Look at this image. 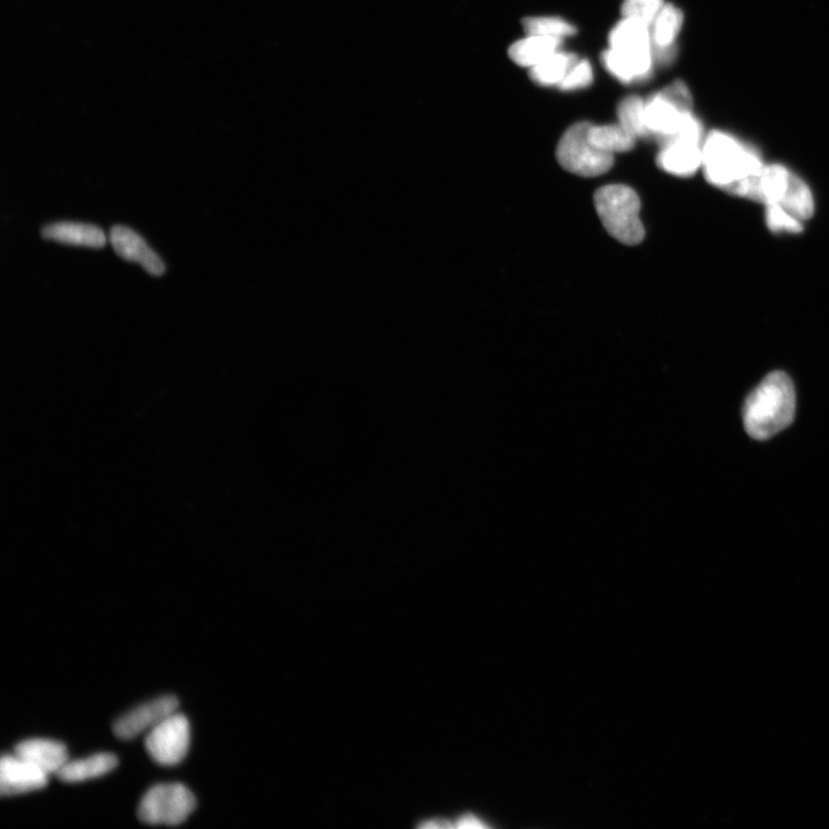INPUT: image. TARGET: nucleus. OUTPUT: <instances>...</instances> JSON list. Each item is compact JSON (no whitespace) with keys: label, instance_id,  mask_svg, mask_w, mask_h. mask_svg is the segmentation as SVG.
Wrapping results in <instances>:
<instances>
[{"label":"nucleus","instance_id":"f257e3e1","mask_svg":"<svg viewBox=\"0 0 829 829\" xmlns=\"http://www.w3.org/2000/svg\"><path fill=\"white\" fill-rule=\"evenodd\" d=\"M702 152V170L707 182L729 194L757 176L765 165L757 148L724 131L707 134Z\"/></svg>","mask_w":829,"mask_h":829},{"label":"nucleus","instance_id":"f03ea898","mask_svg":"<svg viewBox=\"0 0 829 829\" xmlns=\"http://www.w3.org/2000/svg\"><path fill=\"white\" fill-rule=\"evenodd\" d=\"M796 393L792 379L782 371L765 377L744 403V428L757 440L770 439L793 423Z\"/></svg>","mask_w":829,"mask_h":829},{"label":"nucleus","instance_id":"7ed1b4c3","mask_svg":"<svg viewBox=\"0 0 829 829\" xmlns=\"http://www.w3.org/2000/svg\"><path fill=\"white\" fill-rule=\"evenodd\" d=\"M595 207L605 230L623 245L636 246L644 239L641 200L634 189L608 185L597 190Z\"/></svg>","mask_w":829,"mask_h":829},{"label":"nucleus","instance_id":"20e7f679","mask_svg":"<svg viewBox=\"0 0 829 829\" xmlns=\"http://www.w3.org/2000/svg\"><path fill=\"white\" fill-rule=\"evenodd\" d=\"M589 123L569 127L558 144L557 158L561 167L575 176L595 178L612 169L614 156L597 149L589 140Z\"/></svg>","mask_w":829,"mask_h":829},{"label":"nucleus","instance_id":"39448f33","mask_svg":"<svg viewBox=\"0 0 829 829\" xmlns=\"http://www.w3.org/2000/svg\"><path fill=\"white\" fill-rule=\"evenodd\" d=\"M692 112L690 90L681 81H676L646 101V123L651 138L659 144L679 133L684 120Z\"/></svg>","mask_w":829,"mask_h":829},{"label":"nucleus","instance_id":"423d86ee","mask_svg":"<svg viewBox=\"0 0 829 829\" xmlns=\"http://www.w3.org/2000/svg\"><path fill=\"white\" fill-rule=\"evenodd\" d=\"M196 808V798L181 783H163L152 787L144 795L138 816L149 825L177 826Z\"/></svg>","mask_w":829,"mask_h":829},{"label":"nucleus","instance_id":"0eeeda50","mask_svg":"<svg viewBox=\"0 0 829 829\" xmlns=\"http://www.w3.org/2000/svg\"><path fill=\"white\" fill-rule=\"evenodd\" d=\"M190 726L184 714L173 713L149 730L146 749L156 763L174 766L184 760L189 749Z\"/></svg>","mask_w":829,"mask_h":829},{"label":"nucleus","instance_id":"6e6552de","mask_svg":"<svg viewBox=\"0 0 829 829\" xmlns=\"http://www.w3.org/2000/svg\"><path fill=\"white\" fill-rule=\"evenodd\" d=\"M179 701L174 696H163L143 704L119 718L113 725V733L120 740H133L151 730L171 714L176 713Z\"/></svg>","mask_w":829,"mask_h":829},{"label":"nucleus","instance_id":"1a4fd4ad","mask_svg":"<svg viewBox=\"0 0 829 829\" xmlns=\"http://www.w3.org/2000/svg\"><path fill=\"white\" fill-rule=\"evenodd\" d=\"M704 142V141H703ZM703 142L674 138L660 144L657 164L675 177H692L702 169Z\"/></svg>","mask_w":829,"mask_h":829},{"label":"nucleus","instance_id":"9d476101","mask_svg":"<svg viewBox=\"0 0 829 829\" xmlns=\"http://www.w3.org/2000/svg\"><path fill=\"white\" fill-rule=\"evenodd\" d=\"M48 775L17 755H3L0 762V794L14 796L34 792L48 785Z\"/></svg>","mask_w":829,"mask_h":829},{"label":"nucleus","instance_id":"9b49d317","mask_svg":"<svg viewBox=\"0 0 829 829\" xmlns=\"http://www.w3.org/2000/svg\"><path fill=\"white\" fill-rule=\"evenodd\" d=\"M111 245L118 256L129 262L139 263L151 276L164 275L165 264L138 233L126 226H113L110 232Z\"/></svg>","mask_w":829,"mask_h":829},{"label":"nucleus","instance_id":"f8f14e48","mask_svg":"<svg viewBox=\"0 0 829 829\" xmlns=\"http://www.w3.org/2000/svg\"><path fill=\"white\" fill-rule=\"evenodd\" d=\"M602 62L615 79L626 85L649 80L654 66L652 49L629 51L610 48L603 53Z\"/></svg>","mask_w":829,"mask_h":829},{"label":"nucleus","instance_id":"ddd939ff","mask_svg":"<svg viewBox=\"0 0 829 829\" xmlns=\"http://www.w3.org/2000/svg\"><path fill=\"white\" fill-rule=\"evenodd\" d=\"M14 755L34 764L47 774H57L70 762L66 745L51 740H28L17 744Z\"/></svg>","mask_w":829,"mask_h":829},{"label":"nucleus","instance_id":"4468645a","mask_svg":"<svg viewBox=\"0 0 829 829\" xmlns=\"http://www.w3.org/2000/svg\"><path fill=\"white\" fill-rule=\"evenodd\" d=\"M42 238L65 245L103 248L106 237L100 227L90 224L60 222L43 227Z\"/></svg>","mask_w":829,"mask_h":829},{"label":"nucleus","instance_id":"2eb2a0df","mask_svg":"<svg viewBox=\"0 0 829 829\" xmlns=\"http://www.w3.org/2000/svg\"><path fill=\"white\" fill-rule=\"evenodd\" d=\"M562 40L539 35H527L523 40L511 45L508 55L513 62L522 67H535L547 57L560 50Z\"/></svg>","mask_w":829,"mask_h":829},{"label":"nucleus","instance_id":"dca6fc26","mask_svg":"<svg viewBox=\"0 0 829 829\" xmlns=\"http://www.w3.org/2000/svg\"><path fill=\"white\" fill-rule=\"evenodd\" d=\"M119 760L111 754H98L87 759L75 760L64 765L56 775L67 783L100 778L118 766Z\"/></svg>","mask_w":829,"mask_h":829},{"label":"nucleus","instance_id":"f3484780","mask_svg":"<svg viewBox=\"0 0 829 829\" xmlns=\"http://www.w3.org/2000/svg\"><path fill=\"white\" fill-rule=\"evenodd\" d=\"M577 62L578 58L575 53L559 50L543 60L541 64L530 68V78L537 85L558 87Z\"/></svg>","mask_w":829,"mask_h":829},{"label":"nucleus","instance_id":"a211bd4d","mask_svg":"<svg viewBox=\"0 0 829 829\" xmlns=\"http://www.w3.org/2000/svg\"><path fill=\"white\" fill-rule=\"evenodd\" d=\"M610 48L618 50L652 49L651 28L641 21L623 18L610 34Z\"/></svg>","mask_w":829,"mask_h":829},{"label":"nucleus","instance_id":"6ab92c4d","mask_svg":"<svg viewBox=\"0 0 829 829\" xmlns=\"http://www.w3.org/2000/svg\"><path fill=\"white\" fill-rule=\"evenodd\" d=\"M589 140L606 154H622L634 149L637 139L620 124L589 127Z\"/></svg>","mask_w":829,"mask_h":829},{"label":"nucleus","instance_id":"aec40b11","mask_svg":"<svg viewBox=\"0 0 829 829\" xmlns=\"http://www.w3.org/2000/svg\"><path fill=\"white\" fill-rule=\"evenodd\" d=\"M683 21V13L679 7L673 4H665L651 26L653 47H676L675 41L681 33Z\"/></svg>","mask_w":829,"mask_h":829},{"label":"nucleus","instance_id":"412c9836","mask_svg":"<svg viewBox=\"0 0 829 829\" xmlns=\"http://www.w3.org/2000/svg\"><path fill=\"white\" fill-rule=\"evenodd\" d=\"M619 124L634 135L636 139H650L646 123V101L640 96L631 95L622 100L618 106Z\"/></svg>","mask_w":829,"mask_h":829},{"label":"nucleus","instance_id":"4be33fe9","mask_svg":"<svg viewBox=\"0 0 829 829\" xmlns=\"http://www.w3.org/2000/svg\"><path fill=\"white\" fill-rule=\"evenodd\" d=\"M523 28L527 35L559 38V40L577 33L575 26L558 17L527 18L523 20Z\"/></svg>","mask_w":829,"mask_h":829},{"label":"nucleus","instance_id":"5701e85b","mask_svg":"<svg viewBox=\"0 0 829 829\" xmlns=\"http://www.w3.org/2000/svg\"><path fill=\"white\" fill-rule=\"evenodd\" d=\"M765 222L768 230L773 233H788L798 234L802 233L804 226L802 220L793 214H790L785 208L779 204L765 205Z\"/></svg>","mask_w":829,"mask_h":829},{"label":"nucleus","instance_id":"b1692460","mask_svg":"<svg viewBox=\"0 0 829 829\" xmlns=\"http://www.w3.org/2000/svg\"><path fill=\"white\" fill-rule=\"evenodd\" d=\"M664 5V0H625L621 12L623 18L641 21L651 28Z\"/></svg>","mask_w":829,"mask_h":829},{"label":"nucleus","instance_id":"393cba45","mask_svg":"<svg viewBox=\"0 0 829 829\" xmlns=\"http://www.w3.org/2000/svg\"><path fill=\"white\" fill-rule=\"evenodd\" d=\"M593 81L592 66L588 60H578L569 71L564 81L558 88L562 91H575L588 88Z\"/></svg>","mask_w":829,"mask_h":829},{"label":"nucleus","instance_id":"a878e982","mask_svg":"<svg viewBox=\"0 0 829 829\" xmlns=\"http://www.w3.org/2000/svg\"><path fill=\"white\" fill-rule=\"evenodd\" d=\"M459 827H462V828H468V827H470V828H482V827H485V825H483L481 823V821H478V819H476L475 817L467 816L465 818L460 819Z\"/></svg>","mask_w":829,"mask_h":829}]
</instances>
